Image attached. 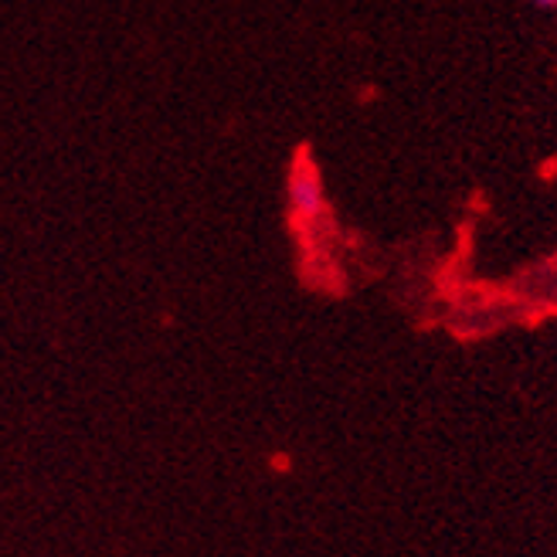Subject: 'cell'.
Instances as JSON below:
<instances>
[{
	"instance_id": "cell-1",
	"label": "cell",
	"mask_w": 557,
	"mask_h": 557,
	"mask_svg": "<svg viewBox=\"0 0 557 557\" xmlns=\"http://www.w3.org/2000/svg\"><path fill=\"white\" fill-rule=\"evenodd\" d=\"M289 201H293V211L302 214V218H317L323 211V187H320V177L313 171L310 160H299L293 166V177H289Z\"/></svg>"
},
{
	"instance_id": "cell-2",
	"label": "cell",
	"mask_w": 557,
	"mask_h": 557,
	"mask_svg": "<svg viewBox=\"0 0 557 557\" xmlns=\"http://www.w3.org/2000/svg\"><path fill=\"white\" fill-rule=\"evenodd\" d=\"M541 8H557V0H537Z\"/></svg>"
}]
</instances>
